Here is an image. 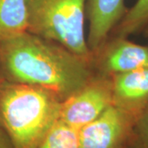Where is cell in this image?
Wrapping results in <instances>:
<instances>
[{
    "mask_svg": "<svg viewBox=\"0 0 148 148\" xmlns=\"http://www.w3.org/2000/svg\"><path fill=\"white\" fill-rule=\"evenodd\" d=\"M63 101L50 91L0 81V123L14 148H40L59 120Z\"/></svg>",
    "mask_w": 148,
    "mask_h": 148,
    "instance_id": "2",
    "label": "cell"
},
{
    "mask_svg": "<svg viewBox=\"0 0 148 148\" xmlns=\"http://www.w3.org/2000/svg\"><path fill=\"white\" fill-rule=\"evenodd\" d=\"M143 32L144 33V35H145V36H146V38L148 40V25L147 26V27L144 28V30L143 31Z\"/></svg>",
    "mask_w": 148,
    "mask_h": 148,
    "instance_id": "14",
    "label": "cell"
},
{
    "mask_svg": "<svg viewBox=\"0 0 148 148\" xmlns=\"http://www.w3.org/2000/svg\"><path fill=\"white\" fill-rule=\"evenodd\" d=\"M27 29V0H0V40Z\"/></svg>",
    "mask_w": 148,
    "mask_h": 148,
    "instance_id": "9",
    "label": "cell"
},
{
    "mask_svg": "<svg viewBox=\"0 0 148 148\" xmlns=\"http://www.w3.org/2000/svg\"><path fill=\"white\" fill-rule=\"evenodd\" d=\"M95 75L112 78L148 66V45L132 42L127 37L110 36L92 54Z\"/></svg>",
    "mask_w": 148,
    "mask_h": 148,
    "instance_id": "6",
    "label": "cell"
},
{
    "mask_svg": "<svg viewBox=\"0 0 148 148\" xmlns=\"http://www.w3.org/2000/svg\"><path fill=\"white\" fill-rule=\"evenodd\" d=\"M125 148H148V105L139 114Z\"/></svg>",
    "mask_w": 148,
    "mask_h": 148,
    "instance_id": "12",
    "label": "cell"
},
{
    "mask_svg": "<svg viewBox=\"0 0 148 148\" xmlns=\"http://www.w3.org/2000/svg\"><path fill=\"white\" fill-rule=\"evenodd\" d=\"M1 80L52 92L62 101L94 76L90 61L58 43L24 32L0 40Z\"/></svg>",
    "mask_w": 148,
    "mask_h": 148,
    "instance_id": "1",
    "label": "cell"
},
{
    "mask_svg": "<svg viewBox=\"0 0 148 148\" xmlns=\"http://www.w3.org/2000/svg\"><path fill=\"white\" fill-rule=\"evenodd\" d=\"M148 25V0H137L110 36L127 37L143 32Z\"/></svg>",
    "mask_w": 148,
    "mask_h": 148,
    "instance_id": "10",
    "label": "cell"
},
{
    "mask_svg": "<svg viewBox=\"0 0 148 148\" xmlns=\"http://www.w3.org/2000/svg\"><path fill=\"white\" fill-rule=\"evenodd\" d=\"M86 0H27V32L91 60L85 35Z\"/></svg>",
    "mask_w": 148,
    "mask_h": 148,
    "instance_id": "3",
    "label": "cell"
},
{
    "mask_svg": "<svg viewBox=\"0 0 148 148\" xmlns=\"http://www.w3.org/2000/svg\"><path fill=\"white\" fill-rule=\"evenodd\" d=\"M40 148H78V131L58 120Z\"/></svg>",
    "mask_w": 148,
    "mask_h": 148,
    "instance_id": "11",
    "label": "cell"
},
{
    "mask_svg": "<svg viewBox=\"0 0 148 148\" xmlns=\"http://www.w3.org/2000/svg\"><path fill=\"white\" fill-rule=\"evenodd\" d=\"M113 106L112 78L95 75L63 101L59 121L79 131Z\"/></svg>",
    "mask_w": 148,
    "mask_h": 148,
    "instance_id": "4",
    "label": "cell"
},
{
    "mask_svg": "<svg viewBox=\"0 0 148 148\" xmlns=\"http://www.w3.org/2000/svg\"><path fill=\"white\" fill-rule=\"evenodd\" d=\"M0 148H14L10 138L0 123Z\"/></svg>",
    "mask_w": 148,
    "mask_h": 148,
    "instance_id": "13",
    "label": "cell"
},
{
    "mask_svg": "<svg viewBox=\"0 0 148 148\" xmlns=\"http://www.w3.org/2000/svg\"><path fill=\"white\" fill-rule=\"evenodd\" d=\"M127 11L124 0H86V17L89 22L86 41L91 54L106 42Z\"/></svg>",
    "mask_w": 148,
    "mask_h": 148,
    "instance_id": "7",
    "label": "cell"
},
{
    "mask_svg": "<svg viewBox=\"0 0 148 148\" xmlns=\"http://www.w3.org/2000/svg\"><path fill=\"white\" fill-rule=\"evenodd\" d=\"M113 105L141 113L148 105V66L112 77Z\"/></svg>",
    "mask_w": 148,
    "mask_h": 148,
    "instance_id": "8",
    "label": "cell"
},
{
    "mask_svg": "<svg viewBox=\"0 0 148 148\" xmlns=\"http://www.w3.org/2000/svg\"><path fill=\"white\" fill-rule=\"evenodd\" d=\"M0 81H1V75H0Z\"/></svg>",
    "mask_w": 148,
    "mask_h": 148,
    "instance_id": "15",
    "label": "cell"
},
{
    "mask_svg": "<svg viewBox=\"0 0 148 148\" xmlns=\"http://www.w3.org/2000/svg\"><path fill=\"white\" fill-rule=\"evenodd\" d=\"M139 114L111 106L78 131V148H125Z\"/></svg>",
    "mask_w": 148,
    "mask_h": 148,
    "instance_id": "5",
    "label": "cell"
}]
</instances>
